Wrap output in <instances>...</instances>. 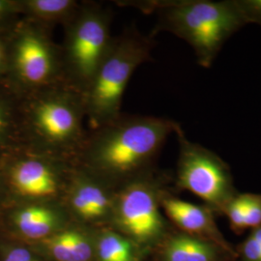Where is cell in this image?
Here are the masks:
<instances>
[{"label": "cell", "instance_id": "cell-2", "mask_svg": "<svg viewBox=\"0 0 261 261\" xmlns=\"http://www.w3.org/2000/svg\"><path fill=\"white\" fill-rule=\"evenodd\" d=\"M19 97L22 148L74 161L87 133L84 94L61 83Z\"/></svg>", "mask_w": 261, "mask_h": 261}, {"label": "cell", "instance_id": "cell-14", "mask_svg": "<svg viewBox=\"0 0 261 261\" xmlns=\"http://www.w3.org/2000/svg\"><path fill=\"white\" fill-rule=\"evenodd\" d=\"M22 147L20 97L0 81V158Z\"/></svg>", "mask_w": 261, "mask_h": 261}, {"label": "cell", "instance_id": "cell-8", "mask_svg": "<svg viewBox=\"0 0 261 261\" xmlns=\"http://www.w3.org/2000/svg\"><path fill=\"white\" fill-rule=\"evenodd\" d=\"M166 193L153 169L115 191L111 227L134 243L144 247L156 242L166 231L161 213V197Z\"/></svg>", "mask_w": 261, "mask_h": 261}, {"label": "cell", "instance_id": "cell-22", "mask_svg": "<svg viewBox=\"0 0 261 261\" xmlns=\"http://www.w3.org/2000/svg\"><path fill=\"white\" fill-rule=\"evenodd\" d=\"M246 24L256 23L261 27V0H235Z\"/></svg>", "mask_w": 261, "mask_h": 261}, {"label": "cell", "instance_id": "cell-9", "mask_svg": "<svg viewBox=\"0 0 261 261\" xmlns=\"http://www.w3.org/2000/svg\"><path fill=\"white\" fill-rule=\"evenodd\" d=\"M175 135L179 143L178 188L193 193L209 206L224 210L235 196L227 165L211 150L188 140L181 126Z\"/></svg>", "mask_w": 261, "mask_h": 261}, {"label": "cell", "instance_id": "cell-16", "mask_svg": "<svg viewBox=\"0 0 261 261\" xmlns=\"http://www.w3.org/2000/svg\"><path fill=\"white\" fill-rule=\"evenodd\" d=\"M164 261H217L213 245L190 234L174 235L165 244Z\"/></svg>", "mask_w": 261, "mask_h": 261}, {"label": "cell", "instance_id": "cell-4", "mask_svg": "<svg viewBox=\"0 0 261 261\" xmlns=\"http://www.w3.org/2000/svg\"><path fill=\"white\" fill-rule=\"evenodd\" d=\"M154 43L152 35H143L134 27L114 36L109 55L84 94L90 130L112 122L121 114L126 86L136 69L151 60Z\"/></svg>", "mask_w": 261, "mask_h": 261}, {"label": "cell", "instance_id": "cell-3", "mask_svg": "<svg viewBox=\"0 0 261 261\" xmlns=\"http://www.w3.org/2000/svg\"><path fill=\"white\" fill-rule=\"evenodd\" d=\"M150 9L157 13L152 36L166 31L184 40L204 68L212 65L224 43L246 24L235 0H159L150 1Z\"/></svg>", "mask_w": 261, "mask_h": 261}, {"label": "cell", "instance_id": "cell-23", "mask_svg": "<svg viewBox=\"0 0 261 261\" xmlns=\"http://www.w3.org/2000/svg\"><path fill=\"white\" fill-rule=\"evenodd\" d=\"M242 252L247 261H261V244L252 237L244 243Z\"/></svg>", "mask_w": 261, "mask_h": 261}, {"label": "cell", "instance_id": "cell-20", "mask_svg": "<svg viewBox=\"0 0 261 261\" xmlns=\"http://www.w3.org/2000/svg\"><path fill=\"white\" fill-rule=\"evenodd\" d=\"M245 204V227H258L261 224V196L243 195Z\"/></svg>", "mask_w": 261, "mask_h": 261}, {"label": "cell", "instance_id": "cell-11", "mask_svg": "<svg viewBox=\"0 0 261 261\" xmlns=\"http://www.w3.org/2000/svg\"><path fill=\"white\" fill-rule=\"evenodd\" d=\"M114 198V189L75 165L62 202L73 222L98 229L110 225Z\"/></svg>", "mask_w": 261, "mask_h": 261}, {"label": "cell", "instance_id": "cell-21", "mask_svg": "<svg viewBox=\"0 0 261 261\" xmlns=\"http://www.w3.org/2000/svg\"><path fill=\"white\" fill-rule=\"evenodd\" d=\"M224 213L227 215L229 221L236 228L245 227V204L243 195L235 196L224 206Z\"/></svg>", "mask_w": 261, "mask_h": 261}, {"label": "cell", "instance_id": "cell-18", "mask_svg": "<svg viewBox=\"0 0 261 261\" xmlns=\"http://www.w3.org/2000/svg\"><path fill=\"white\" fill-rule=\"evenodd\" d=\"M0 261H47L29 244L0 233Z\"/></svg>", "mask_w": 261, "mask_h": 261}, {"label": "cell", "instance_id": "cell-12", "mask_svg": "<svg viewBox=\"0 0 261 261\" xmlns=\"http://www.w3.org/2000/svg\"><path fill=\"white\" fill-rule=\"evenodd\" d=\"M29 245L47 261H92L95 229L73 222L46 239Z\"/></svg>", "mask_w": 261, "mask_h": 261}, {"label": "cell", "instance_id": "cell-10", "mask_svg": "<svg viewBox=\"0 0 261 261\" xmlns=\"http://www.w3.org/2000/svg\"><path fill=\"white\" fill-rule=\"evenodd\" d=\"M71 223L63 202L10 203L0 210V233L27 244L42 241Z\"/></svg>", "mask_w": 261, "mask_h": 261}, {"label": "cell", "instance_id": "cell-19", "mask_svg": "<svg viewBox=\"0 0 261 261\" xmlns=\"http://www.w3.org/2000/svg\"><path fill=\"white\" fill-rule=\"evenodd\" d=\"M21 18L19 0H0V32H9Z\"/></svg>", "mask_w": 261, "mask_h": 261}, {"label": "cell", "instance_id": "cell-17", "mask_svg": "<svg viewBox=\"0 0 261 261\" xmlns=\"http://www.w3.org/2000/svg\"><path fill=\"white\" fill-rule=\"evenodd\" d=\"M95 258L97 261H139L136 245L111 227L95 229Z\"/></svg>", "mask_w": 261, "mask_h": 261}, {"label": "cell", "instance_id": "cell-6", "mask_svg": "<svg viewBox=\"0 0 261 261\" xmlns=\"http://www.w3.org/2000/svg\"><path fill=\"white\" fill-rule=\"evenodd\" d=\"M112 22L111 9L98 2L82 1L73 19L63 27L59 45L64 81L84 96L111 50Z\"/></svg>", "mask_w": 261, "mask_h": 261}, {"label": "cell", "instance_id": "cell-7", "mask_svg": "<svg viewBox=\"0 0 261 261\" xmlns=\"http://www.w3.org/2000/svg\"><path fill=\"white\" fill-rule=\"evenodd\" d=\"M10 203L62 202L74 161L18 148L0 158Z\"/></svg>", "mask_w": 261, "mask_h": 261}, {"label": "cell", "instance_id": "cell-1", "mask_svg": "<svg viewBox=\"0 0 261 261\" xmlns=\"http://www.w3.org/2000/svg\"><path fill=\"white\" fill-rule=\"evenodd\" d=\"M180 125L164 117L121 113L87 130L74 163L115 191L153 169V164Z\"/></svg>", "mask_w": 261, "mask_h": 261}, {"label": "cell", "instance_id": "cell-26", "mask_svg": "<svg viewBox=\"0 0 261 261\" xmlns=\"http://www.w3.org/2000/svg\"><path fill=\"white\" fill-rule=\"evenodd\" d=\"M251 237L261 244V227H257V228L252 232Z\"/></svg>", "mask_w": 261, "mask_h": 261}, {"label": "cell", "instance_id": "cell-13", "mask_svg": "<svg viewBox=\"0 0 261 261\" xmlns=\"http://www.w3.org/2000/svg\"><path fill=\"white\" fill-rule=\"evenodd\" d=\"M161 207L168 218L180 228L191 234H212L215 225L208 208L196 205L167 192L161 197Z\"/></svg>", "mask_w": 261, "mask_h": 261}, {"label": "cell", "instance_id": "cell-25", "mask_svg": "<svg viewBox=\"0 0 261 261\" xmlns=\"http://www.w3.org/2000/svg\"><path fill=\"white\" fill-rule=\"evenodd\" d=\"M8 204H9V196L7 192V187H6L3 172L0 167V210H2Z\"/></svg>", "mask_w": 261, "mask_h": 261}, {"label": "cell", "instance_id": "cell-5", "mask_svg": "<svg viewBox=\"0 0 261 261\" xmlns=\"http://www.w3.org/2000/svg\"><path fill=\"white\" fill-rule=\"evenodd\" d=\"M53 30L21 18L7 32L8 65L3 80L19 96L65 83L61 48Z\"/></svg>", "mask_w": 261, "mask_h": 261}, {"label": "cell", "instance_id": "cell-24", "mask_svg": "<svg viewBox=\"0 0 261 261\" xmlns=\"http://www.w3.org/2000/svg\"><path fill=\"white\" fill-rule=\"evenodd\" d=\"M7 65H8L7 33L0 32V81L3 80L6 75Z\"/></svg>", "mask_w": 261, "mask_h": 261}, {"label": "cell", "instance_id": "cell-15", "mask_svg": "<svg viewBox=\"0 0 261 261\" xmlns=\"http://www.w3.org/2000/svg\"><path fill=\"white\" fill-rule=\"evenodd\" d=\"M21 17L47 28L66 25L80 8L75 0H19Z\"/></svg>", "mask_w": 261, "mask_h": 261}]
</instances>
